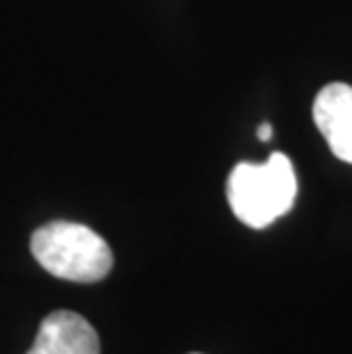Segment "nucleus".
I'll return each mask as SVG.
<instances>
[{
  "mask_svg": "<svg viewBox=\"0 0 352 354\" xmlns=\"http://www.w3.org/2000/svg\"><path fill=\"white\" fill-rule=\"evenodd\" d=\"M227 197L234 215L252 229H266L293 208L297 176L284 153H270L266 162H241L229 174Z\"/></svg>",
  "mask_w": 352,
  "mask_h": 354,
  "instance_id": "nucleus-1",
  "label": "nucleus"
},
{
  "mask_svg": "<svg viewBox=\"0 0 352 354\" xmlns=\"http://www.w3.org/2000/svg\"><path fill=\"white\" fill-rule=\"evenodd\" d=\"M37 263L57 279L94 283L112 270V250L99 233L76 222H50L30 240Z\"/></svg>",
  "mask_w": 352,
  "mask_h": 354,
  "instance_id": "nucleus-2",
  "label": "nucleus"
},
{
  "mask_svg": "<svg viewBox=\"0 0 352 354\" xmlns=\"http://www.w3.org/2000/svg\"><path fill=\"white\" fill-rule=\"evenodd\" d=\"M313 122L339 160L352 162V87L329 82L313 101Z\"/></svg>",
  "mask_w": 352,
  "mask_h": 354,
  "instance_id": "nucleus-3",
  "label": "nucleus"
},
{
  "mask_svg": "<svg viewBox=\"0 0 352 354\" xmlns=\"http://www.w3.org/2000/svg\"><path fill=\"white\" fill-rule=\"evenodd\" d=\"M28 354H101L96 329L73 311H53L41 320Z\"/></svg>",
  "mask_w": 352,
  "mask_h": 354,
  "instance_id": "nucleus-4",
  "label": "nucleus"
},
{
  "mask_svg": "<svg viewBox=\"0 0 352 354\" xmlns=\"http://www.w3.org/2000/svg\"><path fill=\"white\" fill-rule=\"evenodd\" d=\"M257 135H259V140L261 142H268L272 138V126L270 124H261L259 126V131H257Z\"/></svg>",
  "mask_w": 352,
  "mask_h": 354,
  "instance_id": "nucleus-5",
  "label": "nucleus"
},
{
  "mask_svg": "<svg viewBox=\"0 0 352 354\" xmlns=\"http://www.w3.org/2000/svg\"><path fill=\"white\" fill-rule=\"evenodd\" d=\"M194 354H199V352H194Z\"/></svg>",
  "mask_w": 352,
  "mask_h": 354,
  "instance_id": "nucleus-6",
  "label": "nucleus"
}]
</instances>
